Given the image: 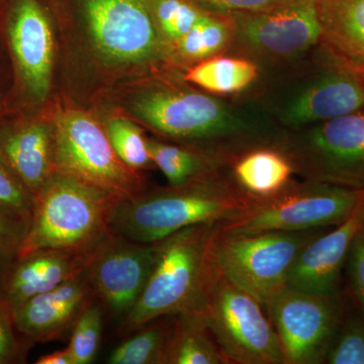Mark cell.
<instances>
[{
  "mask_svg": "<svg viewBox=\"0 0 364 364\" xmlns=\"http://www.w3.org/2000/svg\"><path fill=\"white\" fill-rule=\"evenodd\" d=\"M328 229L232 234L222 232L219 226L214 241L218 272L265 309L273 296L287 286L296 256Z\"/></svg>",
  "mask_w": 364,
  "mask_h": 364,
  "instance_id": "obj_7",
  "label": "cell"
},
{
  "mask_svg": "<svg viewBox=\"0 0 364 364\" xmlns=\"http://www.w3.org/2000/svg\"><path fill=\"white\" fill-rule=\"evenodd\" d=\"M253 202L236 183L230 168L181 186L144 191L117 203L111 219L112 233L155 243L179 230L226 222L245 212Z\"/></svg>",
  "mask_w": 364,
  "mask_h": 364,
  "instance_id": "obj_1",
  "label": "cell"
},
{
  "mask_svg": "<svg viewBox=\"0 0 364 364\" xmlns=\"http://www.w3.org/2000/svg\"><path fill=\"white\" fill-rule=\"evenodd\" d=\"M148 151L155 166L161 170L170 186H181L230 168L200 151L147 139Z\"/></svg>",
  "mask_w": 364,
  "mask_h": 364,
  "instance_id": "obj_23",
  "label": "cell"
},
{
  "mask_svg": "<svg viewBox=\"0 0 364 364\" xmlns=\"http://www.w3.org/2000/svg\"><path fill=\"white\" fill-rule=\"evenodd\" d=\"M259 75L260 67L253 60L221 54L189 67L183 80L210 95L223 97L248 90Z\"/></svg>",
  "mask_w": 364,
  "mask_h": 364,
  "instance_id": "obj_21",
  "label": "cell"
},
{
  "mask_svg": "<svg viewBox=\"0 0 364 364\" xmlns=\"http://www.w3.org/2000/svg\"><path fill=\"white\" fill-rule=\"evenodd\" d=\"M97 299L86 268L47 293L38 294L13 311L14 324L32 343L59 339L70 331L83 311Z\"/></svg>",
  "mask_w": 364,
  "mask_h": 364,
  "instance_id": "obj_15",
  "label": "cell"
},
{
  "mask_svg": "<svg viewBox=\"0 0 364 364\" xmlns=\"http://www.w3.org/2000/svg\"><path fill=\"white\" fill-rule=\"evenodd\" d=\"M359 214H360L361 221H363V226L364 228V200L359 205Z\"/></svg>",
  "mask_w": 364,
  "mask_h": 364,
  "instance_id": "obj_36",
  "label": "cell"
},
{
  "mask_svg": "<svg viewBox=\"0 0 364 364\" xmlns=\"http://www.w3.org/2000/svg\"><path fill=\"white\" fill-rule=\"evenodd\" d=\"M35 196L0 154V213L30 225Z\"/></svg>",
  "mask_w": 364,
  "mask_h": 364,
  "instance_id": "obj_30",
  "label": "cell"
},
{
  "mask_svg": "<svg viewBox=\"0 0 364 364\" xmlns=\"http://www.w3.org/2000/svg\"><path fill=\"white\" fill-rule=\"evenodd\" d=\"M361 227L358 207L347 221L318 235L296 256L287 274V286L322 296L341 294L342 270Z\"/></svg>",
  "mask_w": 364,
  "mask_h": 364,
  "instance_id": "obj_16",
  "label": "cell"
},
{
  "mask_svg": "<svg viewBox=\"0 0 364 364\" xmlns=\"http://www.w3.org/2000/svg\"><path fill=\"white\" fill-rule=\"evenodd\" d=\"M92 254L39 249L20 255L7 274L0 296L16 310L33 296L77 277L87 267Z\"/></svg>",
  "mask_w": 364,
  "mask_h": 364,
  "instance_id": "obj_17",
  "label": "cell"
},
{
  "mask_svg": "<svg viewBox=\"0 0 364 364\" xmlns=\"http://www.w3.org/2000/svg\"><path fill=\"white\" fill-rule=\"evenodd\" d=\"M105 129L117 157L127 166L139 172L154 165L148 151L147 139L135 124L124 117H112Z\"/></svg>",
  "mask_w": 364,
  "mask_h": 364,
  "instance_id": "obj_28",
  "label": "cell"
},
{
  "mask_svg": "<svg viewBox=\"0 0 364 364\" xmlns=\"http://www.w3.org/2000/svg\"><path fill=\"white\" fill-rule=\"evenodd\" d=\"M275 147L305 181L364 188V109L284 131Z\"/></svg>",
  "mask_w": 364,
  "mask_h": 364,
  "instance_id": "obj_6",
  "label": "cell"
},
{
  "mask_svg": "<svg viewBox=\"0 0 364 364\" xmlns=\"http://www.w3.org/2000/svg\"><path fill=\"white\" fill-rule=\"evenodd\" d=\"M310 66L263 100L261 109L284 131L364 109V80L358 68L321 43Z\"/></svg>",
  "mask_w": 364,
  "mask_h": 364,
  "instance_id": "obj_4",
  "label": "cell"
},
{
  "mask_svg": "<svg viewBox=\"0 0 364 364\" xmlns=\"http://www.w3.org/2000/svg\"><path fill=\"white\" fill-rule=\"evenodd\" d=\"M168 364H228L203 313L174 316Z\"/></svg>",
  "mask_w": 364,
  "mask_h": 364,
  "instance_id": "obj_22",
  "label": "cell"
},
{
  "mask_svg": "<svg viewBox=\"0 0 364 364\" xmlns=\"http://www.w3.org/2000/svg\"><path fill=\"white\" fill-rule=\"evenodd\" d=\"M154 257V243H139L116 234L93 252L86 272L109 317L123 320L133 310L149 279Z\"/></svg>",
  "mask_w": 364,
  "mask_h": 364,
  "instance_id": "obj_13",
  "label": "cell"
},
{
  "mask_svg": "<svg viewBox=\"0 0 364 364\" xmlns=\"http://www.w3.org/2000/svg\"><path fill=\"white\" fill-rule=\"evenodd\" d=\"M219 226L193 225L155 242L149 279L133 310L122 320V332H134L164 316L203 312L219 275L214 257Z\"/></svg>",
  "mask_w": 364,
  "mask_h": 364,
  "instance_id": "obj_2",
  "label": "cell"
},
{
  "mask_svg": "<svg viewBox=\"0 0 364 364\" xmlns=\"http://www.w3.org/2000/svg\"><path fill=\"white\" fill-rule=\"evenodd\" d=\"M104 306L97 299L76 321L68 345L73 364H90L95 360L104 329Z\"/></svg>",
  "mask_w": 364,
  "mask_h": 364,
  "instance_id": "obj_29",
  "label": "cell"
},
{
  "mask_svg": "<svg viewBox=\"0 0 364 364\" xmlns=\"http://www.w3.org/2000/svg\"><path fill=\"white\" fill-rule=\"evenodd\" d=\"M162 44L171 49L202 18L205 9L191 0H147Z\"/></svg>",
  "mask_w": 364,
  "mask_h": 364,
  "instance_id": "obj_26",
  "label": "cell"
},
{
  "mask_svg": "<svg viewBox=\"0 0 364 364\" xmlns=\"http://www.w3.org/2000/svg\"><path fill=\"white\" fill-rule=\"evenodd\" d=\"M7 40L16 73L28 97L43 102L51 88L54 36L38 0H16L9 11Z\"/></svg>",
  "mask_w": 364,
  "mask_h": 364,
  "instance_id": "obj_14",
  "label": "cell"
},
{
  "mask_svg": "<svg viewBox=\"0 0 364 364\" xmlns=\"http://www.w3.org/2000/svg\"><path fill=\"white\" fill-rule=\"evenodd\" d=\"M91 39L117 63H143L161 51L162 42L147 0H83Z\"/></svg>",
  "mask_w": 364,
  "mask_h": 364,
  "instance_id": "obj_12",
  "label": "cell"
},
{
  "mask_svg": "<svg viewBox=\"0 0 364 364\" xmlns=\"http://www.w3.org/2000/svg\"><path fill=\"white\" fill-rule=\"evenodd\" d=\"M342 296L284 286L265 308L279 337L284 364H322L343 317Z\"/></svg>",
  "mask_w": 364,
  "mask_h": 364,
  "instance_id": "obj_11",
  "label": "cell"
},
{
  "mask_svg": "<svg viewBox=\"0 0 364 364\" xmlns=\"http://www.w3.org/2000/svg\"><path fill=\"white\" fill-rule=\"evenodd\" d=\"M349 289L356 305L364 312V228L359 229L351 244L346 262Z\"/></svg>",
  "mask_w": 364,
  "mask_h": 364,
  "instance_id": "obj_33",
  "label": "cell"
},
{
  "mask_svg": "<svg viewBox=\"0 0 364 364\" xmlns=\"http://www.w3.org/2000/svg\"><path fill=\"white\" fill-rule=\"evenodd\" d=\"M30 225L0 213V291L9 270L20 255Z\"/></svg>",
  "mask_w": 364,
  "mask_h": 364,
  "instance_id": "obj_32",
  "label": "cell"
},
{
  "mask_svg": "<svg viewBox=\"0 0 364 364\" xmlns=\"http://www.w3.org/2000/svg\"><path fill=\"white\" fill-rule=\"evenodd\" d=\"M325 363L364 364V312L358 306L350 309L346 304Z\"/></svg>",
  "mask_w": 364,
  "mask_h": 364,
  "instance_id": "obj_27",
  "label": "cell"
},
{
  "mask_svg": "<svg viewBox=\"0 0 364 364\" xmlns=\"http://www.w3.org/2000/svg\"><path fill=\"white\" fill-rule=\"evenodd\" d=\"M227 16L234 31L231 49L256 63L299 59L322 42L317 0H294L265 11Z\"/></svg>",
  "mask_w": 364,
  "mask_h": 364,
  "instance_id": "obj_10",
  "label": "cell"
},
{
  "mask_svg": "<svg viewBox=\"0 0 364 364\" xmlns=\"http://www.w3.org/2000/svg\"><path fill=\"white\" fill-rule=\"evenodd\" d=\"M174 316L154 318L141 326L114 349L107 363L168 364Z\"/></svg>",
  "mask_w": 364,
  "mask_h": 364,
  "instance_id": "obj_25",
  "label": "cell"
},
{
  "mask_svg": "<svg viewBox=\"0 0 364 364\" xmlns=\"http://www.w3.org/2000/svg\"><path fill=\"white\" fill-rule=\"evenodd\" d=\"M356 68H358V70L359 71V73H360V75L363 76V80H364V65L363 66H355Z\"/></svg>",
  "mask_w": 364,
  "mask_h": 364,
  "instance_id": "obj_37",
  "label": "cell"
},
{
  "mask_svg": "<svg viewBox=\"0 0 364 364\" xmlns=\"http://www.w3.org/2000/svg\"><path fill=\"white\" fill-rule=\"evenodd\" d=\"M233 41V26L229 16L207 11L171 50L179 61L193 65L230 51Z\"/></svg>",
  "mask_w": 364,
  "mask_h": 364,
  "instance_id": "obj_24",
  "label": "cell"
},
{
  "mask_svg": "<svg viewBox=\"0 0 364 364\" xmlns=\"http://www.w3.org/2000/svg\"><path fill=\"white\" fill-rule=\"evenodd\" d=\"M13 309L0 296V364L25 363L32 342L18 337Z\"/></svg>",
  "mask_w": 364,
  "mask_h": 364,
  "instance_id": "obj_31",
  "label": "cell"
},
{
  "mask_svg": "<svg viewBox=\"0 0 364 364\" xmlns=\"http://www.w3.org/2000/svg\"><path fill=\"white\" fill-rule=\"evenodd\" d=\"M322 44L354 66L364 65V0H317Z\"/></svg>",
  "mask_w": 364,
  "mask_h": 364,
  "instance_id": "obj_19",
  "label": "cell"
},
{
  "mask_svg": "<svg viewBox=\"0 0 364 364\" xmlns=\"http://www.w3.org/2000/svg\"><path fill=\"white\" fill-rule=\"evenodd\" d=\"M0 154L26 188L37 196L56 171L52 124L28 121L1 129Z\"/></svg>",
  "mask_w": 364,
  "mask_h": 364,
  "instance_id": "obj_18",
  "label": "cell"
},
{
  "mask_svg": "<svg viewBox=\"0 0 364 364\" xmlns=\"http://www.w3.org/2000/svg\"><path fill=\"white\" fill-rule=\"evenodd\" d=\"M37 364H73L70 351L68 347L61 350H56L50 354L41 356L36 361Z\"/></svg>",
  "mask_w": 364,
  "mask_h": 364,
  "instance_id": "obj_35",
  "label": "cell"
},
{
  "mask_svg": "<svg viewBox=\"0 0 364 364\" xmlns=\"http://www.w3.org/2000/svg\"><path fill=\"white\" fill-rule=\"evenodd\" d=\"M205 11L229 14L254 13L289 4L294 0H191Z\"/></svg>",
  "mask_w": 364,
  "mask_h": 364,
  "instance_id": "obj_34",
  "label": "cell"
},
{
  "mask_svg": "<svg viewBox=\"0 0 364 364\" xmlns=\"http://www.w3.org/2000/svg\"><path fill=\"white\" fill-rule=\"evenodd\" d=\"M364 200V188L291 179L272 196L254 198L250 207L226 222L225 233L306 231L339 226L356 212Z\"/></svg>",
  "mask_w": 364,
  "mask_h": 364,
  "instance_id": "obj_5",
  "label": "cell"
},
{
  "mask_svg": "<svg viewBox=\"0 0 364 364\" xmlns=\"http://www.w3.org/2000/svg\"><path fill=\"white\" fill-rule=\"evenodd\" d=\"M56 171L127 200L140 195L145 181L116 154L105 129L85 112H60L52 124Z\"/></svg>",
  "mask_w": 364,
  "mask_h": 364,
  "instance_id": "obj_8",
  "label": "cell"
},
{
  "mask_svg": "<svg viewBox=\"0 0 364 364\" xmlns=\"http://www.w3.org/2000/svg\"><path fill=\"white\" fill-rule=\"evenodd\" d=\"M264 311L257 299L219 273L203 314L228 364H284Z\"/></svg>",
  "mask_w": 364,
  "mask_h": 364,
  "instance_id": "obj_9",
  "label": "cell"
},
{
  "mask_svg": "<svg viewBox=\"0 0 364 364\" xmlns=\"http://www.w3.org/2000/svg\"><path fill=\"white\" fill-rule=\"evenodd\" d=\"M230 172L236 183L254 198L277 193L294 174L291 163L275 146H261L243 153L232 163Z\"/></svg>",
  "mask_w": 364,
  "mask_h": 364,
  "instance_id": "obj_20",
  "label": "cell"
},
{
  "mask_svg": "<svg viewBox=\"0 0 364 364\" xmlns=\"http://www.w3.org/2000/svg\"><path fill=\"white\" fill-rule=\"evenodd\" d=\"M119 200L75 177L55 171L35 196L20 255L39 249L83 255L95 252L114 234L112 215Z\"/></svg>",
  "mask_w": 364,
  "mask_h": 364,
  "instance_id": "obj_3",
  "label": "cell"
}]
</instances>
